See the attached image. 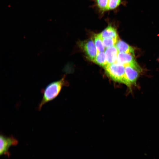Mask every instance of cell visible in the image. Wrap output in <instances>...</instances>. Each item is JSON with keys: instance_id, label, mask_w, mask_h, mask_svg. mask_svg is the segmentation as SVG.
I'll list each match as a JSON object with an SVG mask.
<instances>
[{"instance_id": "1", "label": "cell", "mask_w": 159, "mask_h": 159, "mask_svg": "<svg viewBox=\"0 0 159 159\" xmlns=\"http://www.w3.org/2000/svg\"><path fill=\"white\" fill-rule=\"evenodd\" d=\"M64 85L65 81L64 77L59 80L50 83L44 89L42 90V98L39 104L38 110H40L44 105L56 98Z\"/></svg>"}, {"instance_id": "2", "label": "cell", "mask_w": 159, "mask_h": 159, "mask_svg": "<svg viewBox=\"0 0 159 159\" xmlns=\"http://www.w3.org/2000/svg\"><path fill=\"white\" fill-rule=\"evenodd\" d=\"M106 73L114 81L125 84V67L117 62L108 64L104 67Z\"/></svg>"}, {"instance_id": "3", "label": "cell", "mask_w": 159, "mask_h": 159, "mask_svg": "<svg viewBox=\"0 0 159 159\" xmlns=\"http://www.w3.org/2000/svg\"><path fill=\"white\" fill-rule=\"evenodd\" d=\"M141 71V69L129 65L125 66V84L130 88L133 85H136L139 73Z\"/></svg>"}, {"instance_id": "4", "label": "cell", "mask_w": 159, "mask_h": 159, "mask_svg": "<svg viewBox=\"0 0 159 159\" xmlns=\"http://www.w3.org/2000/svg\"><path fill=\"white\" fill-rule=\"evenodd\" d=\"M80 45L88 58L92 61L97 53L96 47L93 39H90L82 42L80 43Z\"/></svg>"}, {"instance_id": "5", "label": "cell", "mask_w": 159, "mask_h": 159, "mask_svg": "<svg viewBox=\"0 0 159 159\" xmlns=\"http://www.w3.org/2000/svg\"><path fill=\"white\" fill-rule=\"evenodd\" d=\"M18 140L12 136L7 137L1 134L0 136V154L8 153V150L11 146L16 145Z\"/></svg>"}, {"instance_id": "6", "label": "cell", "mask_w": 159, "mask_h": 159, "mask_svg": "<svg viewBox=\"0 0 159 159\" xmlns=\"http://www.w3.org/2000/svg\"><path fill=\"white\" fill-rule=\"evenodd\" d=\"M117 62L122 64L125 67L129 65L141 69L135 61L134 56L131 54L119 52Z\"/></svg>"}, {"instance_id": "7", "label": "cell", "mask_w": 159, "mask_h": 159, "mask_svg": "<svg viewBox=\"0 0 159 159\" xmlns=\"http://www.w3.org/2000/svg\"><path fill=\"white\" fill-rule=\"evenodd\" d=\"M105 52L108 64L117 62L119 52L115 46L106 48Z\"/></svg>"}, {"instance_id": "8", "label": "cell", "mask_w": 159, "mask_h": 159, "mask_svg": "<svg viewBox=\"0 0 159 159\" xmlns=\"http://www.w3.org/2000/svg\"><path fill=\"white\" fill-rule=\"evenodd\" d=\"M99 34L102 39L106 38H119L116 29L111 24H109Z\"/></svg>"}, {"instance_id": "9", "label": "cell", "mask_w": 159, "mask_h": 159, "mask_svg": "<svg viewBox=\"0 0 159 159\" xmlns=\"http://www.w3.org/2000/svg\"><path fill=\"white\" fill-rule=\"evenodd\" d=\"M115 46L119 52L130 54L134 56L133 48L124 41L118 40Z\"/></svg>"}, {"instance_id": "10", "label": "cell", "mask_w": 159, "mask_h": 159, "mask_svg": "<svg viewBox=\"0 0 159 159\" xmlns=\"http://www.w3.org/2000/svg\"><path fill=\"white\" fill-rule=\"evenodd\" d=\"M109 0H94L95 6L101 14L108 11Z\"/></svg>"}, {"instance_id": "11", "label": "cell", "mask_w": 159, "mask_h": 159, "mask_svg": "<svg viewBox=\"0 0 159 159\" xmlns=\"http://www.w3.org/2000/svg\"><path fill=\"white\" fill-rule=\"evenodd\" d=\"M92 61L104 67L108 64L104 52H98L95 58Z\"/></svg>"}, {"instance_id": "12", "label": "cell", "mask_w": 159, "mask_h": 159, "mask_svg": "<svg viewBox=\"0 0 159 159\" xmlns=\"http://www.w3.org/2000/svg\"><path fill=\"white\" fill-rule=\"evenodd\" d=\"M94 42L97 53L105 52V50L102 41V38L99 34H95L94 36Z\"/></svg>"}, {"instance_id": "13", "label": "cell", "mask_w": 159, "mask_h": 159, "mask_svg": "<svg viewBox=\"0 0 159 159\" xmlns=\"http://www.w3.org/2000/svg\"><path fill=\"white\" fill-rule=\"evenodd\" d=\"M118 40V38H106L102 39V41L106 49L110 47L115 46Z\"/></svg>"}]
</instances>
